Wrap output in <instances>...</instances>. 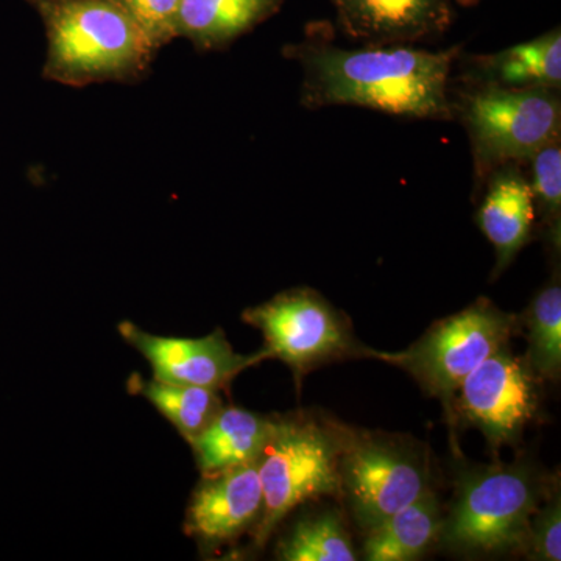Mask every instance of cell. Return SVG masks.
<instances>
[{"label":"cell","instance_id":"cell-1","mask_svg":"<svg viewBox=\"0 0 561 561\" xmlns=\"http://www.w3.org/2000/svg\"><path fill=\"white\" fill-rule=\"evenodd\" d=\"M332 25L312 22L305 38L283 47L302 72L300 103L308 110L359 106L416 121H453L451 81L461 44L445 50L416 46L339 47Z\"/></svg>","mask_w":561,"mask_h":561},{"label":"cell","instance_id":"cell-2","mask_svg":"<svg viewBox=\"0 0 561 561\" xmlns=\"http://www.w3.org/2000/svg\"><path fill=\"white\" fill-rule=\"evenodd\" d=\"M47 35L44 79L66 87L136 83L158 49L142 28L111 0H27Z\"/></svg>","mask_w":561,"mask_h":561},{"label":"cell","instance_id":"cell-3","mask_svg":"<svg viewBox=\"0 0 561 561\" xmlns=\"http://www.w3.org/2000/svg\"><path fill=\"white\" fill-rule=\"evenodd\" d=\"M453 121L470 142L476 192L505 164H526L546 144L561 139L560 90H522L457 77Z\"/></svg>","mask_w":561,"mask_h":561},{"label":"cell","instance_id":"cell-4","mask_svg":"<svg viewBox=\"0 0 561 561\" xmlns=\"http://www.w3.org/2000/svg\"><path fill=\"white\" fill-rule=\"evenodd\" d=\"M341 430L302 415L272 419L257 471L264 505L254 526V545L264 546L298 505L342 493Z\"/></svg>","mask_w":561,"mask_h":561},{"label":"cell","instance_id":"cell-5","mask_svg":"<svg viewBox=\"0 0 561 561\" xmlns=\"http://www.w3.org/2000/svg\"><path fill=\"white\" fill-rule=\"evenodd\" d=\"M541 493L540 479L527 467L470 472L459 483L440 535L454 551H511L527 541Z\"/></svg>","mask_w":561,"mask_h":561},{"label":"cell","instance_id":"cell-6","mask_svg":"<svg viewBox=\"0 0 561 561\" xmlns=\"http://www.w3.org/2000/svg\"><path fill=\"white\" fill-rule=\"evenodd\" d=\"M515 328V317L501 312L490 301L479 300L438 321L402 353H367L398 365L411 373L424 390L449 400L482 362L507 346Z\"/></svg>","mask_w":561,"mask_h":561},{"label":"cell","instance_id":"cell-7","mask_svg":"<svg viewBox=\"0 0 561 561\" xmlns=\"http://www.w3.org/2000/svg\"><path fill=\"white\" fill-rule=\"evenodd\" d=\"M342 493L357 522L371 530L430 491L423 456L405 443L341 430Z\"/></svg>","mask_w":561,"mask_h":561},{"label":"cell","instance_id":"cell-8","mask_svg":"<svg viewBox=\"0 0 561 561\" xmlns=\"http://www.w3.org/2000/svg\"><path fill=\"white\" fill-rule=\"evenodd\" d=\"M242 320L264 335L267 357L283 360L300 381L317 365L353 353L341 313L312 289H294L247 309Z\"/></svg>","mask_w":561,"mask_h":561},{"label":"cell","instance_id":"cell-9","mask_svg":"<svg viewBox=\"0 0 561 561\" xmlns=\"http://www.w3.org/2000/svg\"><path fill=\"white\" fill-rule=\"evenodd\" d=\"M537 382L529 362L502 348L461 382L459 411L491 446L508 445L522 437L537 413Z\"/></svg>","mask_w":561,"mask_h":561},{"label":"cell","instance_id":"cell-10","mask_svg":"<svg viewBox=\"0 0 561 561\" xmlns=\"http://www.w3.org/2000/svg\"><path fill=\"white\" fill-rule=\"evenodd\" d=\"M117 331L128 345L146 357L153 378L165 382L227 389L236 376L267 359L264 350L256 354L234 353L220 330L201 339L164 337L125 320Z\"/></svg>","mask_w":561,"mask_h":561},{"label":"cell","instance_id":"cell-11","mask_svg":"<svg viewBox=\"0 0 561 561\" xmlns=\"http://www.w3.org/2000/svg\"><path fill=\"white\" fill-rule=\"evenodd\" d=\"M339 31L360 46H416L442 39L456 0H330Z\"/></svg>","mask_w":561,"mask_h":561},{"label":"cell","instance_id":"cell-12","mask_svg":"<svg viewBox=\"0 0 561 561\" xmlns=\"http://www.w3.org/2000/svg\"><path fill=\"white\" fill-rule=\"evenodd\" d=\"M264 496L257 460L203 476L187 505L184 530L203 546L225 545L260 522Z\"/></svg>","mask_w":561,"mask_h":561},{"label":"cell","instance_id":"cell-13","mask_svg":"<svg viewBox=\"0 0 561 561\" xmlns=\"http://www.w3.org/2000/svg\"><path fill=\"white\" fill-rule=\"evenodd\" d=\"M481 195L478 224L496 250L494 273L500 275L529 243L537 220L526 164L501 165L486 179Z\"/></svg>","mask_w":561,"mask_h":561},{"label":"cell","instance_id":"cell-14","mask_svg":"<svg viewBox=\"0 0 561 561\" xmlns=\"http://www.w3.org/2000/svg\"><path fill=\"white\" fill-rule=\"evenodd\" d=\"M465 79L522 90H561V31L553 27L538 38L496 54L459 57Z\"/></svg>","mask_w":561,"mask_h":561},{"label":"cell","instance_id":"cell-15","mask_svg":"<svg viewBox=\"0 0 561 561\" xmlns=\"http://www.w3.org/2000/svg\"><path fill=\"white\" fill-rule=\"evenodd\" d=\"M287 0H180L176 38L198 51L225 50L279 13Z\"/></svg>","mask_w":561,"mask_h":561},{"label":"cell","instance_id":"cell-16","mask_svg":"<svg viewBox=\"0 0 561 561\" xmlns=\"http://www.w3.org/2000/svg\"><path fill=\"white\" fill-rule=\"evenodd\" d=\"M272 419L245 409L224 408L190 443L203 476L219 474L260 459Z\"/></svg>","mask_w":561,"mask_h":561},{"label":"cell","instance_id":"cell-17","mask_svg":"<svg viewBox=\"0 0 561 561\" xmlns=\"http://www.w3.org/2000/svg\"><path fill=\"white\" fill-rule=\"evenodd\" d=\"M443 519L431 490L386 522L368 530L364 545L370 561H409L419 559L440 535Z\"/></svg>","mask_w":561,"mask_h":561},{"label":"cell","instance_id":"cell-18","mask_svg":"<svg viewBox=\"0 0 561 561\" xmlns=\"http://www.w3.org/2000/svg\"><path fill=\"white\" fill-rule=\"evenodd\" d=\"M128 387L133 393L142 394L149 400L187 443L201 435L224 409L219 390L206 387L144 379L140 376H133Z\"/></svg>","mask_w":561,"mask_h":561},{"label":"cell","instance_id":"cell-19","mask_svg":"<svg viewBox=\"0 0 561 561\" xmlns=\"http://www.w3.org/2000/svg\"><path fill=\"white\" fill-rule=\"evenodd\" d=\"M529 365L538 379L559 381L561 371V287L556 276L527 311Z\"/></svg>","mask_w":561,"mask_h":561},{"label":"cell","instance_id":"cell-20","mask_svg":"<svg viewBox=\"0 0 561 561\" xmlns=\"http://www.w3.org/2000/svg\"><path fill=\"white\" fill-rule=\"evenodd\" d=\"M276 557L284 561H354L357 559L345 527L328 512L295 524L279 542Z\"/></svg>","mask_w":561,"mask_h":561},{"label":"cell","instance_id":"cell-21","mask_svg":"<svg viewBox=\"0 0 561 561\" xmlns=\"http://www.w3.org/2000/svg\"><path fill=\"white\" fill-rule=\"evenodd\" d=\"M531 197H534L535 216L540 217L548 230L552 245L560 243L561 216V144L559 140L546 144L529 161Z\"/></svg>","mask_w":561,"mask_h":561},{"label":"cell","instance_id":"cell-22","mask_svg":"<svg viewBox=\"0 0 561 561\" xmlns=\"http://www.w3.org/2000/svg\"><path fill=\"white\" fill-rule=\"evenodd\" d=\"M142 28L158 50L176 38L180 0H111Z\"/></svg>","mask_w":561,"mask_h":561},{"label":"cell","instance_id":"cell-23","mask_svg":"<svg viewBox=\"0 0 561 561\" xmlns=\"http://www.w3.org/2000/svg\"><path fill=\"white\" fill-rule=\"evenodd\" d=\"M534 523H530L529 537L531 551L538 560L560 561L561 559V507L560 496L557 494L546 505L545 511L535 513Z\"/></svg>","mask_w":561,"mask_h":561},{"label":"cell","instance_id":"cell-24","mask_svg":"<svg viewBox=\"0 0 561 561\" xmlns=\"http://www.w3.org/2000/svg\"><path fill=\"white\" fill-rule=\"evenodd\" d=\"M479 2H481V0H456L457 5L465 7V9L476 7Z\"/></svg>","mask_w":561,"mask_h":561}]
</instances>
